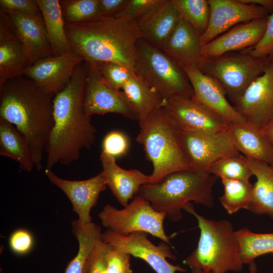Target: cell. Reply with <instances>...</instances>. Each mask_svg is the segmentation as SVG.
Segmentation results:
<instances>
[{"label": "cell", "mask_w": 273, "mask_h": 273, "mask_svg": "<svg viewBox=\"0 0 273 273\" xmlns=\"http://www.w3.org/2000/svg\"><path fill=\"white\" fill-rule=\"evenodd\" d=\"M65 29L72 51L85 62H113L134 71L136 46L142 37L136 22L99 17L65 24Z\"/></svg>", "instance_id": "3"}, {"label": "cell", "mask_w": 273, "mask_h": 273, "mask_svg": "<svg viewBox=\"0 0 273 273\" xmlns=\"http://www.w3.org/2000/svg\"><path fill=\"white\" fill-rule=\"evenodd\" d=\"M248 49L251 55L258 58H267L273 53V12L267 18L266 29L261 39Z\"/></svg>", "instance_id": "42"}, {"label": "cell", "mask_w": 273, "mask_h": 273, "mask_svg": "<svg viewBox=\"0 0 273 273\" xmlns=\"http://www.w3.org/2000/svg\"><path fill=\"white\" fill-rule=\"evenodd\" d=\"M0 154L16 161L20 168L31 171L34 165L29 146L14 126L0 118Z\"/></svg>", "instance_id": "30"}, {"label": "cell", "mask_w": 273, "mask_h": 273, "mask_svg": "<svg viewBox=\"0 0 273 273\" xmlns=\"http://www.w3.org/2000/svg\"><path fill=\"white\" fill-rule=\"evenodd\" d=\"M164 0H128L121 11L115 17L136 22Z\"/></svg>", "instance_id": "37"}, {"label": "cell", "mask_w": 273, "mask_h": 273, "mask_svg": "<svg viewBox=\"0 0 273 273\" xmlns=\"http://www.w3.org/2000/svg\"><path fill=\"white\" fill-rule=\"evenodd\" d=\"M86 69L80 63L65 88L53 98L54 124L45 151L46 168L69 165L78 160L83 149L94 144L97 130L84 108Z\"/></svg>", "instance_id": "1"}, {"label": "cell", "mask_w": 273, "mask_h": 273, "mask_svg": "<svg viewBox=\"0 0 273 273\" xmlns=\"http://www.w3.org/2000/svg\"><path fill=\"white\" fill-rule=\"evenodd\" d=\"M98 216L103 226L119 235L143 232L170 244L164 229L166 214L156 211L149 201L139 195L122 209L106 204Z\"/></svg>", "instance_id": "9"}, {"label": "cell", "mask_w": 273, "mask_h": 273, "mask_svg": "<svg viewBox=\"0 0 273 273\" xmlns=\"http://www.w3.org/2000/svg\"><path fill=\"white\" fill-rule=\"evenodd\" d=\"M224 192L219 201L227 212L232 214L241 209L248 210L253 185L250 181L221 179Z\"/></svg>", "instance_id": "32"}, {"label": "cell", "mask_w": 273, "mask_h": 273, "mask_svg": "<svg viewBox=\"0 0 273 273\" xmlns=\"http://www.w3.org/2000/svg\"><path fill=\"white\" fill-rule=\"evenodd\" d=\"M71 231L77 240L78 249L65 273H89L94 250L102 240L101 227L92 221L84 223L77 219L71 222Z\"/></svg>", "instance_id": "26"}, {"label": "cell", "mask_w": 273, "mask_h": 273, "mask_svg": "<svg viewBox=\"0 0 273 273\" xmlns=\"http://www.w3.org/2000/svg\"><path fill=\"white\" fill-rule=\"evenodd\" d=\"M121 90L142 124L154 111L162 108L165 100L135 72L125 82Z\"/></svg>", "instance_id": "28"}, {"label": "cell", "mask_w": 273, "mask_h": 273, "mask_svg": "<svg viewBox=\"0 0 273 273\" xmlns=\"http://www.w3.org/2000/svg\"><path fill=\"white\" fill-rule=\"evenodd\" d=\"M177 136L181 150L193 170L207 172L208 167L218 159L240 154L227 132L211 134L177 130Z\"/></svg>", "instance_id": "13"}, {"label": "cell", "mask_w": 273, "mask_h": 273, "mask_svg": "<svg viewBox=\"0 0 273 273\" xmlns=\"http://www.w3.org/2000/svg\"><path fill=\"white\" fill-rule=\"evenodd\" d=\"M217 179L206 171H178L157 183L143 185L138 195L149 201L156 211L177 222L183 217L182 209L191 201L209 208L214 206L213 188Z\"/></svg>", "instance_id": "4"}, {"label": "cell", "mask_w": 273, "mask_h": 273, "mask_svg": "<svg viewBox=\"0 0 273 273\" xmlns=\"http://www.w3.org/2000/svg\"><path fill=\"white\" fill-rule=\"evenodd\" d=\"M181 67L193 87L194 94L191 98L217 113L229 124L246 121L228 101L224 90L216 80L203 73L197 67Z\"/></svg>", "instance_id": "18"}, {"label": "cell", "mask_w": 273, "mask_h": 273, "mask_svg": "<svg viewBox=\"0 0 273 273\" xmlns=\"http://www.w3.org/2000/svg\"><path fill=\"white\" fill-rule=\"evenodd\" d=\"M44 172L50 182L61 190L69 199L78 219L84 223L92 222L91 210L100 194L107 187L102 172L88 179L79 180L61 178L52 169H45Z\"/></svg>", "instance_id": "17"}, {"label": "cell", "mask_w": 273, "mask_h": 273, "mask_svg": "<svg viewBox=\"0 0 273 273\" xmlns=\"http://www.w3.org/2000/svg\"><path fill=\"white\" fill-rule=\"evenodd\" d=\"M267 64L268 57H255L246 49L217 56H202L197 68L216 80L234 103L264 73Z\"/></svg>", "instance_id": "8"}, {"label": "cell", "mask_w": 273, "mask_h": 273, "mask_svg": "<svg viewBox=\"0 0 273 273\" xmlns=\"http://www.w3.org/2000/svg\"><path fill=\"white\" fill-rule=\"evenodd\" d=\"M84 108L90 116L109 113L138 121V116L122 90L114 89L102 78L97 68L85 62Z\"/></svg>", "instance_id": "12"}, {"label": "cell", "mask_w": 273, "mask_h": 273, "mask_svg": "<svg viewBox=\"0 0 273 273\" xmlns=\"http://www.w3.org/2000/svg\"><path fill=\"white\" fill-rule=\"evenodd\" d=\"M200 37L181 17L162 51L181 67H197L202 57Z\"/></svg>", "instance_id": "25"}, {"label": "cell", "mask_w": 273, "mask_h": 273, "mask_svg": "<svg viewBox=\"0 0 273 273\" xmlns=\"http://www.w3.org/2000/svg\"><path fill=\"white\" fill-rule=\"evenodd\" d=\"M134 71L164 100L193 96L192 86L183 68L162 50L142 39L136 46Z\"/></svg>", "instance_id": "7"}, {"label": "cell", "mask_w": 273, "mask_h": 273, "mask_svg": "<svg viewBox=\"0 0 273 273\" xmlns=\"http://www.w3.org/2000/svg\"><path fill=\"white\" fill-rule=\"evenodd\" d=\"M184 18L201 36L206 30L210 19L208 0H172Z\"/></svg>", "instance_id": "33"}, {"label": "cell", "mask_w": 273, "mask_h": 273, "mask_svg": "<svg viewBox=\"0 0 273 273\" xmlns=\"http://www.w3.org/2000/svg\"><path fill=\"white\" fill-rule=\"evenodd\" d=\"M34 239L28 230L19 229L14 231L9 239V245L11 250L19 255H26L32 250Z\"/></svg>", "instance_id": "40"}, {"label": "cell", "mask_w": 273, "mask_h": 273, "mask_svg": "<svg viewBox=\"0 0 273 273\" xmlns=\"http://www.w3.org/2000/svg\"><path fill=\"white\" fill-rule=\"evenodd\" d=\"M37 2L54 56H61L72 52L65 32V23L60 1L37 0Z\"/></svg>", "instance_id": "29"}, {"label": "cell", "mask_w": 273, "mask_h": 273, "mask_svg": "<svg viewBox=\"0 0 273 273\" xmlns=\"http://www.w3.org/2000/svg\"><path fill=\"white\" fill-rule=\"evenodd\" d=\"M128 0H99L100 17L116 16L123 8Z\"/></svg>", "instance_id": "44"}, {"label": "cell", "mask_w": 273, "mask_h": 273, "mask_svg": "<svg viewBox=\"0 0 273 273\" xmlns=\"http://www.w3.org/2000/svg\"><path fill=\"white\" fill-rule=\"evenodd\" d=\"M267 18L240 23L202 47L204 57L217 56L226 53L253 47L261 39L266 29Z\"/></svg>", "instance_id": "20"}, {"label": "cell", "mask_w": 273, "mask_h": 273, "mask_svg": "<svg viewBox=\"0 0 273 273\" xmlns=\"http://www.w3.org/2000/svg\"><path fill=\"white\" fill-rule=\"evenodd\" d=\"M53 96L23 75L0 86V118L15 126L25 138L38 170L42 168L43 153L54 124Z\"/></svg>", "instance_id": "2"}, {"label": "cell", "mask_w": 273, "mask_h": 273, "mask_svg": "<svg viewBox=\"0 0 273 273\" xmlns=\"http://www.w3.org/2000/svg\"><path fill=\"white\" fill-rule=\"evenodd\" d=\"M267 66L273 70V53L268 57Z\"/></svg>", "instance_id": "48"}, {"label": "cell", "mask_w": 273, "mask_h": 273, "mask_svg": "<svg viewBox=\"0 0 273 273\" xmlns=\"http://www.w3.org/2000/svg\"><path fill=\"white\" fill-rule=\"evenodd\" d=\"M83 61V58L73 51L46 57L28 66L22 75L44 92L54 96L65 88L77 66Z\"/></svg>", "instance_id": "15"}, {"label": "cell", "mask_w": 273, "mask_h": 273, "mask_svg": "<svg viewBox=\"0 0 273 273\" xmlns=\"http://www.w3.org/2000/svg\"><path fill=\"white\" fill-rule=\"evenodd\" d=\"M140 126L136 140L153 165L149 184L157 183L174 172L193 170L179 144L177 129L162 108L153 112Z\"/></svg>", "instance_id": "6"}, {"label": "cell", "mask_w": 273, "mask_h": 273, "mask_svg": "<svg viewBox=\"0 0 273 273\" xmlns=\"http://www.w3.org/2000/svg\"><path fill=\"white\" fill-rule=\"evenodd\" d=\"M246 4H252L261 6L266 9L269 13L273 12V0H239Z\"/></svg>", "instance_id": "45"}, {"label": "cell", "mask_w": 273, "mask_h": 273, "mask_svg": "<svg viewBox=\"0 0 273 273\" xmlns=\"http://www.w3.org/2000/svg\"><path fill=\"white\" fill-rule=\"evenodd\" d=\"M65 24L76 23L100 17L99 0L60 1Z\"/></svg>", "instance_id": "35"}, {"label": "cell", "mask_w": 273, "mask_h": 273, "mask_svg": "<svg viewBox=\"0 0 273 273\" xmlns=\"http://www.w3.org/2000/svg\"><path fill=\"white\" fill-rule=\"evenodd\" d=\"M243 264H251L257 257L273 254V233H256L246 228L236 231Z\"/></svg>", "instance_id": "31"}, {"label": "cell", "mask_w": 273, "mask_h": 273, "mask_svg": "<svg viewBox=\"0 0 273 273\" xmlns=\"http://www.w3.org/2000/svg\"><path fill=\"white\" fill-rule=\"evenodd\" d=\"M262 131L267 139L273 144V122L266 127Z\"/></svg>", "instance_id": "46"}, {"label": "cell", "mask_w": 273, "mask_h": 273, "mask_svg": "<svg viewBox=\"0 0 273 273\" xmlns=\"http://www.w3.org/2000/svg\"><path fill=\"white\" fill-rule=\"evenodd\" d=\"M227 133L235 149L245 157L273 165V144L262 130L246 121L229 124Z\"/></svg>", "instance_id": "24"}, {"label": "cell", "mask_w": 273, "mask_h": 273, "mask_svg": "<svg viewBox=\"0 0 273 273\" xmlns=\"http://www.w3.org/2000/svg\"><path fill=\"white\" fill-rule=\"evenodd\" d=\"M207 172L220 179H233L249 181L253 173L245 156L241 154L221 158L212 163Z\"/></svg>", "instance_id": "34"}, {"label": "cell", "mask_w": 273, "mask_h": 273, "mask_svg": "<svg viewBox=\"0 0 273 273\" xmlns=\"http://www.w3.org/2000/svg\"><path fill=\"white\" fill-rule=\"evenodd\" d=\"M245 120L263 131L273 122V70L267 67L235 102Z\"/></svg>", "instance_id": "14"}, {"label": "cell", "mask_w": 273, "mask_h": 273, "mask_svg": "<svg viewBox=\"0 0 273 273\" xmlns=\"http://www.w3.org/2000/svg\"><path fill=\"white\" fill-rule=\"evenodd\" d=\"M180 18L172 0H164L136 21L141 39L162 51Z\"/></svg>", "instance_id": "21"}, {"label": "cell", "mask_w": 273, "mask_h": 273, "mask_svg": "<svg viewBox=\"0 0 273 273\" xmlns=\"http://www.w3.org/2000/svg\"><path fill=\"white\" fill-rule=\"evenodd\" d=\"M184 209L196 217L200 231L197 248L184 260V264L205 272L240 271L244 264L232 223L225 219H207L196 212L191 203Z\"/></svg>", "instance_id": "5"}, {"label": "cell", "mask_w": 273, "mask_h": 273, "mask_svg": "<svg viewBox=\"0 0 273 273\" xmlns=\"http://www.w3.org/2000/svg\"><path fill=\"white\" fill-rule=\"evenodd\" d=\"M92 65L109 85L118 90H121L125 82L135 73L127 66L113 62H102Z\"/></svg>", "instance_id": "36"}, {"label": "cell", "mask_w": 273, "mask_h": 273, "mask_svg": "<svg viewBox=\"0 0 273 273\" xmlns=\"http://www.w3.org/2000/svg\"><path fill=\"white\" fill-rule=\"evenodd\" d=\"M28 66L22 44L16 35L8 14L0 11V86L22 76Z\"/></svg>", "instance_id": "23"}, {"label": "cell", "mask_w": 273, "mask_h": 273, "mask_svg": "<svg viewBox=\"0 0 273 273\" xmlns=\"http://www.w3.org/2000/svg\"><path fill=\"white\" fill-rule=\"evenodd\" d=\"M208 2L210 19L206 30L200 37L202 47L237 24L269 15L264 8L239 0H208Z\"/></svg>", "instance_id": "16"}, {"label": "cell", "mask_w": 273, "mask_h": 273, "mask_svg": "<svg viewBox=\"0 0 273 273\" xmlns=\"http://www.w3.org/2000/svg\"><path fill=\"white\" fill-rule=\"evenodd\" d=\"M272 258H273V254H272ZM272 268H273V264H272Z\"/></svg>", "instance_id": "49"}, {"label": "cell", "mask_w": 273, "mask_h": 273, "mask_svg": "<svg viewBox=\"0 0 273 273\" xmlns=\"http://www.w3.org/2000/svg\"><path fill=\"white\" fill-rule=\"evenodd\" d=\"M102 239L104 243L144 260L156 273L186 271L180 265H173L166 260L167 258L176 259L167 243L162 242L155 245L145 233L135 232L124 236L107 229L102 233Z\"/></svg>", "instance_id": "11"}, {"label": "cell", "mask_w": 273, "mask_h": 273, "mask_svg": "<svg viewBox=\"0 0 273 273\" xmlns=\"http://www.w3.org/2000/svg\"><path fill=\"white\" fill-rule=\"evenodd\" d=\"M106 253V273H133L130 268V255L109 244Z\"/></svg>", "instance_id": "38"}, {"label": "cell", "mask_w": 273, "mask_h": 273, "mask_svg": "<svg viewBox=\"0 0 273 273\" xmlns=\"http://www.w3.org/2000/svg\"><path fill=\"white\" fill-rule=\"evenodd\" d=\"M100 159L107 186L124 207L138 194L143 185L150 182V175L135 169H124L117 164L116 158L103 151Z\"/></svg>", "instance_id": "22"}, {"label": "cell", "mask_w": 273, "mask_h": 273, "mask_svg": "<svg viewBox=\"0 0 273 273\" xmlns=\"http://www.w3.org/2000/svg\"><path fill=\"white\" fill-rule=\"evenodd\" d=\"M0 8L7 14L21 13L42 16L37 0H0Z\"/></svg>", "instance_id": "41"}, {"label": "cell", "mask_w": 273, "mask_h": 273, "mask_svg": "<svg viewBox=\"0 0 273 273\" xmlns=\"http://www.w3.org/2000/svg\"><path fill=\"white\" fill-rule=\"evenodd\" d=\"M128 148L127 137L118 131H110L103 140L102 151L115 158L124 155Z\"/></svg>", "instance_id": "39"}, {"label": "cell", "mask_w": 273, "mask_h": 273, "mask_svg": "<svg viewBox=\"0 0 273 273\" xmlns=\"http://www.w3.org/2000/svg\"><path fill=\"white\" fill-rule=\"evenodd\" d=\"M8 14L22 44L28 66L39 59L54 56L42 16L21 13Z\"/></svg>", "instance_id": "19"}, {"label": "cell", "mask_w": 273, "mask_h": 273, "mask_svg": "<svg viewBox=\"0 0 273 273\" xmlns=\"http://www.w3.org/2000/svg\"><path fill=\"white\" fill-rule=\"evenodd\" d=\"M162 109L178 130L211 134L227 132L229 124L223 118L191 98L165 100Z\"/></svg>", "instance_id": "10"}, {"label": "cell", "mask_w": 273, "mask_h": 273, "mask_svg": "<svg viewBox=\"0 0 273 273\" xmlns=\"http://www.w3.org/2000/svg\"><path fill=\"white\" fill-rule=\"evenodd\" d=\"M108 247L102 240L98 244L93 253L89 273H106Z\"/></svg>", "instance_id": "43"}, {"label": "cell", "mask_w": 273, "mask_h": 273, "mask_svg": "<svg viewBox=\"0 0 273 273\" xmlns=\"http://www.w3.org/2000/svg\"><path fill=\"white\" fill-rule=\"evenodd\" d=\"M245 158L256 178L248 210L256 215H268L273 219V165Z\"/></svg>", "instance_id": "27"}, {"label": "cell", "mask_w": 273, "mask_h": 273, "mask_svg": "<svg viewBox=\"0 0 273 273\" xmlns=\"http://www.w3.org/2000/svg\"><path fill=\"white\" fill-rule=\"evenodd\" d=\"M250 273H256V265L254 263L250 264ZM191 269V272L192 273H211V272H205L203 271L202 270L195 268V267H190Z\"/></svg>", "instance_id": "47"}]
</instances>
